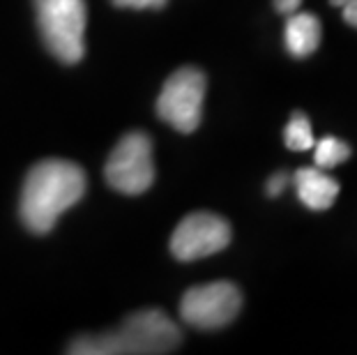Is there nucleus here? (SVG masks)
<instances>
[{
	"mask_svg": "<svg viewBox=\"0 0 357 355\" xmlns=\"http://www.w3.org/2000/svg\"><path fill=\"white\" fill-rule=\"evenodd\" d=\"M86 171L70 160H42L28 171L21 190V222L35 236H47L60 215L86 194Z\"/></svg>",
	"mask_w": 357,
	"mask_h": 355,
	"instance_id": "1",
	"label": "nucleus"
},
{
	"mask_svg": "<svg viewBox=\"0 0 357 355\" xmlns=\"http://www.w3.org/2000/svg\"><path fill=\"white\" fill-rule=\"evenodd\" d=\"M182 342L176 328L162 309H141L127 316L116 332L74 339L67 353L77 355H159L176 351Z\"/></svg>",
	"mask_w": 357,
	"mask_h": 355,
	"instance_id": "2",
	"label": "nucleus"
},
{
	"mask_svg": "<svg viewBox=\"0 0 357 355\" xmlns=\"http://www.w3.org/2000/svg\"><path fill=\"white\" fill-rule=\"evenodd\" d=\"M37 26L47 49L63 65H77L86 54V0H33Z\"/></svg>",
	"mask_w": 357,
	"mask_h": 355,
	"instance_id": "3",
	"label": "nucleus"
},
{
	"mask_svg": "<svg viewBox=\"0 0 357 355\" xmlns=\"http://www.w3.org/2000/svg\"><path fill=\"white\" fill-rule=\"evenodd\" d=\"M208 79L199 67H180L166 79L157 97V116L182 134L199 130Z\"/></svg>",
	"mask_w": 357,
	"mask_h": 355,
	"instance_id": "4",
	"label": "nucleus"
},
{
	"mask_svg": "<svg viewBox=\"0 0 357 355\" xmlns=\"http://www.w3.org/2000/svg\"><path fill=\"white\" fill-rule=\"evenodd\" d=\"M104 176L113 190L139 196L155 183L153 141L146 132H129L116 143L104 166Z\"/></svg>",
	"mask_w": 357,
	"mask_h": 355,
	"instance_id": "5",
	"label": "nucleus"
},
{
	"mask_svg": "<svg viewBox=\"0 0 357 355\" xmlns=\"http://www.w3.org/2000/svg\"><path fill=\"white\" fill-rule=\"evenodd\" d=\"M242 293L233 282H210L189 289L180 302V316L187 326L219 330L240 314Z\"/></svg>",
	"mask_w": 357,
	"mask_h": 355,
	"instance_id": "6",
	"label": "nucleus"
},
{
	"mask_svg": "<svg viewBox=\"0 0 357 355\" xmlns=\"http://www.w3.org/2000/svg\"><path fill=\"white\" fill-rule=\"evenodd\" d=\"M231 245V224L215 213H192L176 226L171 254L178 261H196Z\"/></svg>",
	"mask_w": 357,
	"mask_h": 355,
	"instance_id": "7",
	"label": "nucleus"
},
{
	"mask_svg": "<svg viewBox=\"0 0 357 355\" xmlns=\"http://www.w3.org/2000/svg\"><path fill=\"white\" fill-rule=\"evenodd\" d=\"M293 183H295V192H298V199L305 203L309 210H316V213L332 208L341 190L337 180L330 178L321 166H305V169H298L293 176Z\"/></svg>",
	"mask_w": 357,
	"mask_h": 355,
	"instance_id": "8",
	"label": "nucleus"
},
{
	"mask_svg": "<svg viewBox=\"0 0 357 355\" xmlns=\"http://www.w3.org/2000/svg\"><path fill=\"white\" fill-rule=\"evenodd\" d=\"M323 40V28L321 21L316 19V14L311 12H295L286 21V33L284 42L288 54L293 58H307L321 47Z\"/></svg>",
	"mask_w": 357,
	"mask_h": 355,
	"instance_id": "9",
	"label": "nucleus"
},
{
	"mask_svg": "<svg viewBox=\"0 0 357 355\" xmlns=\"http://www.w3.org/2000/svg\"><path fill=\"white\" fill-rule=\"evenodd\" d=\"M284 141H286L288 148L295 150V153L311 150V148L316 146L314 130H311V120L307 118V113H302V111L293 113L291 120H288V125H286Z\"/></svg>",
	"mask_w": 357,
	"mask_h": 355,
	"instance_id": "10",
	"label": "nucleus"
},
{
	"mask_svg": "<svg viewBox=\"0 0 357 355\" xmlns=\"http://www.w3.org/2000/svg\"><path fill=\"white\" fill-rule=\"evenodd\" d=\"M348 157H351V146L337 137H323L321 141H316V146H314V162L316 166H321L325 171L344 164Z\"/></svg>",
	"mask_w": 357,
	"mask_h": 355,
	"instance_id": "11",
	"label": "nucleus"
},
{
	"mask_svg": "<svg viewBox=\"0 0 357 355\" xmlns=\"http://www.w3.org/2000/svg\"><path fill=\"white\" fill-rule=\"evenodd\" d=\"M111 3L123 10H162L166 0H111Z\"/></svg>",
	"mask_w": 357,
	"mask_h": 355,
	"instance_id": "12",
	"label": "nucleus"
},
{
	"mask_svg": "<svg viewBox=\"0 0 357 355\" xmlns=\"http://www.w3.org/2000/svg\"><path fill=\"white\" fill-rule=\"evenodd\" d=\"M288 183V176L286 173H275L270 180H268V185H265V192H268L272 199H277V196L284 192V187Z\"/></svg>",
	"mask_w": 357,
	"mask_h": 355,
	"instance_id": "13",
	"label": "nucleus"
},
{
	"mask_svg": "<svg viewBox=\"0 0 357 355\" xmlns=\"http://www.w3.org/2000/svg\"><path fill=\"white\" fill-rule=\"evenodd\" d=\"M302 0H275V10L284 17H291V14L300 12Z\"/></svg>",
	"mask_w": 357,
	"mask_h": 355,
	"instance_id": "14",
	"label": "nucleus"
},
{
	"mask_svg": "<svg viewBox=\"0 0 357 355\" xmlns=\"http://www.w3.org/2000/svg\"><path fill=\"white\" fill-rule=\"evenodd\" d=\"M344 19H346V24L357 28V0H348L344 5Z\"/></svg>",
	"mask_w": 357,
	"mask_h": 355,
	"instance_id": "15",
	"label": "nucleus"
},
{
	"mask_svg": "<svg viewBox=\"0 0 357 355\" xmlns=\"http://www.w3.org/2000/svg\"><path fill=\"white\" fill-rule=\"evenodd\" d=\"M348 3V0H330V5H334V7H344Z\"/></svg>",
	"mask_w": 357,
	"mask_h": 355,
	"instance_id": "16",
	"label": "nucleus"
}]
</instances>
